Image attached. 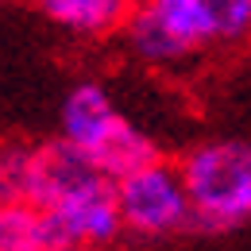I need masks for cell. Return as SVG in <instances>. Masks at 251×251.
I'll return each mask as SVG.
<instances>
[{"mask_svg":"<svg viewBox=\"0 0 251 251\" xmlns=\"http://www.w3.org/2000/svg\"><path fill=\"white\" fill-rule=\"evenodd\" d=\"M186 186L189 220L201 232H236L251 217L248 139H205L174 162Z\"/></svg>","mask_w":251,"mask_h":251,"instance_id":"1","label":"cell"},{"mask_svg":"<svg viewBox=\"0 0 251 251\" xmlns=\"http://www.w3.org/2000/svg\"><path fill=\"white\" fill-rule=\"evenodd\" d=\"M58 127H62L58 135L66 143L85 151L93 158V166L112 182L124 178L127 170L158 158V143L116 108L112 93L100 81H77L66 93Z\"/></svg>","mask_w":251,"mask_h":251,"instance_id":"2","label":"cell"},{"mask_svg":"<svg viewBox=\"0 0 251 251\" xmlns=\"http://www.w3.org/2000/svg\"><path fill=\"white\" fill-rule=\"evenodd\" d=\"M112 193H116V213H120L124 236L166 240V236H178V232L193 228L182 174L162 155L127 170L124 178H116Z\"/></svg>","mask_w":251,"mask_h":251,"instance_id":"3","label":"cell"},{"mask_svg":"<svg viewBox=\"0 0 251 251\" xmlns=\"http://www.w3.org/2000/svg\"><path fill=\"white\" fill-rule=\"evenodd\" d=\"M189 54L236 47L251 31V0H143Z\"/></svg>","mask_w":251,"mask_h":251,"instance_id":"4","label":"cell"},{"mask_svg":"<svg viewBox=\"0 0 251 251\" xmlns=\"http://www.w3.org/2000/svg\"><path fill=\"white\" fill-rule=\"evenodd\" d=\"M47 224L54 244H74V248H97L112 251V244L124 236L120 213H116V193L108 178H97L89 186L66 193L62 201L47 205Z\"/></svg>","mask_w":251,"mask_h":251,"instance_id":"5","label":"cell"},{"mask_svg":"<svg viewBox=\"0 0 251 251\" xmlns=\"http://www.w3.org/2000/svg\"><path fill=\"white\" fill-rule=\"evenodd\" d=\"M39 12L70 35L81 39H100L124 27L131 0H35Z\"/></svg>","mask_w":251,"mask_h":251,"instance_id":"6","label":"cell"},{"mask_svg":"<svg viewBox=\"0 0 251 251\" xmlns=\"http://www.w3.org/2000/svg\"><path fill=\"white\" fill-rule=\"evenodd\" d=\"M124 39H127V50L139 58L143 66H155V70H166V66H178L189 58V50L158 24V16L143 4V0H131V12L124 20Z\"/></svg>","mask_w":251,"mask_h":251,"instance_id":"7","label":"cell"},{"mask_svg":"<svg viewBox=\"0 0 251 251\" xmlns=\"http://www.w3.org/2000/svg\"><path fill=\"white\" fill-rule=\"evenodd\" d=\"M54 244L47 213L31 201H0V251H39Z\"/></svg>","mask_w":251,"mask_h":251,"instance_id":"8","label":"cell"},{"mask_svg":"<svg viewBox=\"0 0 251 251\" xmlns=\"http://www.w3.org/2000/svg\"><path fill=\"white\" fill-rule=\"evenodd\" d=\"M39 251H97V248H74V244H47Z\"/></svg>","mask_w":251,"mask_h":251,"instance_id":"9","label":"cell"}]
</instances>
